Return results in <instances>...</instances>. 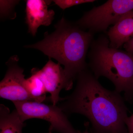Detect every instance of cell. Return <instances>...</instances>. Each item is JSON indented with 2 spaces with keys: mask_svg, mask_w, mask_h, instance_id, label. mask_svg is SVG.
<instances>
[{
  "mask_svg": "<svg viewBox=\"0 0 133 133\" xmlns=\"http://www.w3.org/2000/svg\"><path fill=\"white\" fill-rule=\"evenodd\" d=\"M83 133H90V132H88V131H87V130H86V131H85V132H83Z\"/></svg>",
  "mask_w": 133,
  "mask_h": 133,
  "instance_id": "2e32d148",
  "label": "cell"
},
{
  "mask_svg": "<svg viewBox=\"0 0 133 133\" xmlns=\"http://www.w3.org/2000/svg\"><path fill=\"white\" fill-rule=\"evenodd\" d=\"M31 76L26 79L25 86L27 90L33 97L37 98H47L44 85L36 70H31Z\"/></svg>",
  "mask_w": 133,
  "mask_h": 133,
  "instance_id": "8fae6325",
  "label": "cell"
},
{
  "mask_svg": "<svg viewBox=\"0 0 133 133\" xmlns=\"http://www.w3.org/2000/svg\"><path fill=\"white\" fill-rule=\"evenodd\" d=\"M36 70L42 80L46 92L49 93L50 101L52 104L57 105L59 102V93L62 89L71 90L73 85L67 80L64 69L59 63H56L49 58L42 69Z\"/></svg>",
  "mask_w": 133,
  "mask_h": 133,
  "instance_id": "52a82bcc",
  "label": "cell"
},
{
  "mask_svg": "<svg viewBox=\"0 0 133 133\" xmlns=\"http://www.w3.org/2000/svg\"><path fill=\"white\" fill-rule=\"evenodd\" d=\"M19 61L18 56L15 55L6 62L7 70L0 83L1 98L13 102L24 101L43 102L50 101V98L35 97L28 91L25 86L26 79L23 74L24 69L19 66Z\"/></svg>",
  "mask_w": 133,
  "mask_h": 133,
  "instance_id": "8992f818",
  "label": "cell"
},
{
  "mask_svg": "<svg viewBox=\"0 0 133 133\" xmlns=\"http://www.w3.org/2000/svg\"><path fill=\"white\" fill-rule=\"evenodd\" d=\"M23 121L32 118L42 119L50 123V131L59 133H81L69 121L67 115L57 105L33 101L13 102Z\"/></svg>",
  "mask_w": 133,
  "mask_h": 133,
  "instance_id": "5b68a950",
  "label": "cell"
},
{
  "mask_svg": "<svg viewBox=\"0 0 133 133\" xmlns=\"http://www.w3.org/2000/svg\"><path fill=\"white\" fill-rule=\"evenodd\" d=\"M24 122L16 109L10 112L7 107L0 105L1 133H22Z\"/></svg>",
  "mask_w": 133,
  "mask_h": 133,
  "instance_id": "30bf717a",
  "label": "cell"
},
{
  "mask_svg": "<svg viewBox=\"0 0 133 133\" xmlns=\"http://www.w3.org/2000/svg\"><path fill=\"white\" fill-rule=\"evenodd\" d=\"M124 48L126 51L133 54V37L124 44Z\"/></svg>",
  "mask_w": 133,
  "mask_h": 133,
  "instance_id": "9a60e30c",
  "label": "cell"
},
{
  "mask_svg": "<svg viewBox=\"0 0 133 133\" xmlns=\"http://www.w3.org/2000/svg\"><path fill=\"white\" fill-rule=\"evenodd\" d=\"M55 28L52 33L45 32L42 41L24 47L39 50L64 65L66 79L73 85L78 74L88 68L86 58L94 34L82 29L64 17Z\"/></svg>",
  "mask_w": 133,
  "mask_h": 133,
  "instance_id": "7a4b0ae2",
  "label": "cell"
},
{
  "mask_svg": "<svg viewBox=\"0 0 133 133\" xmlns=\"http://www.w3.org/2000/svg\"><path fill=\"white\" fill-rule=\"evenodd\" d=\"M19 1H0L1 19L9 18L14 19L16 17V13L14 9L16 5L19 2Z\"/></svg>",
  "mask_w": 133,
  "mask_h": 133,
  "instance_id": "7c38bea8",
  "label": "cell"
},
{
  "mask_svg": "<svg viewBox=\"0 0 133 133\" xmlns=\"http://www.w3.org/2000/svg\"><path fill=\"white\" fill-rule=\"evenodd\" d=\"M126 124L127 128V133H133V114L127 119Z\"/></svg>",
  "mask_w": 133,
  "mask_h": 133,
  "instance_id": "5bb4252c",
  "label": "cell"
},
{
  "mask_svg": "<svg viewBox=\"0 0 133 133\" xmlns=\"http://www.w3.org/2000/svg\"><path fill=\"white\" fill-rule=\"evenodd\" d=\"M49 133H51V132H50Z\"/></svg>",
  "mask_w": 133,
  "mask_h": 133,
  "instance_id": "e0dca14e",
  "label": "cell"
},
{
  "mask_svg": "<svg viewBox=\"0 0 133 133\" xmlns=\"http://www.w3.org/2000/svg\"><path fill=\"white\" fill-rule=\"evenodd\" d=\"M76 79L71 94L60 98L57 105L62 111L66 115L76 113L85 116L95 133H127L128 109L120 94L103 87L89 67Z\"/></svg>",
  "mask_w": 133,
  "mask_h": 133,
  "instance_id": "6da1fadb",
  "label": "cell"
},
{
  "mask_svg": "<svg viewBox=\"0 0 133 133\" xmlns=\"http://www.w3.org/2000/svg\"><path fill=\"white\" fill-rule=\"evenodd\" d=\"M107 35L94 39L88 53V67L97 78L104 77L123 92L125 100L133 101V54L111 48Z\"/></svg>",
  "mask_w": 133,
  "mask_h": 133,
  "instance_id": "3957f363",
  "label": "cell"
},
{
  "mask_svg": "<svg viewBox=\"0 0 133 133\" xmlns=\"http://www.w3.org/2000/svg\"><path fill=\"white\" fill-rule=\"evenodd\" d=\"M111 48L119 49L133 37V10L126 13L107 33Z\"/></svg>",
  "mask_w": 133,
  "mask_h": 133,
  "instance_id": "9c48e42d",
  "label": "cell"
},
{
  "mask_svg": "<svg viewBox=\"0 0 133 133\" xmlns=\"http://www.w3.org/2000/svg\"><path fill=\"white\" fill-rule=\"evenodd\" d=\"M133 10V0H109L87 11L76 23L84 30L95 34L106 31L124 15Z\"/></svg>",
  "mask_w": 133,
  "mask_h": 133,
  "instance_id": "277c9868",
  "label": "cell"
},
{
  "mask_svg": "<svg viewBox=\"0 0 133 133\" xmlns=\"http://www.w3.org/2000/svg\"><path fill=\"white\" fill-rule=\"evenodd\" d=\"M52 1L28 0L26 1V22L28 32L35 36L40 26H49L52 23L55 12L48 9Z\"/></svg>",
  "mask_w": 133,
  "mask_h": 133,
  "instance_id": "ba28073f",
  "label": "cell"
},
{
  "mask_svg": "<svg viewBox=\"0 0 133 133\" xmlns=\"http://www.w3.org/2000/svg\"><path fill=\"white\" fill-rule=\"evenodd\" d=\"M56 5L63 10L73 6L96 1L94 0H54L52 1Z\"/></svg>",
  "mask_w": 133,
  "mask_h": 133,
  "instance_id": "4fadbf2b",
  "label": "cell"
}]
</instances>
